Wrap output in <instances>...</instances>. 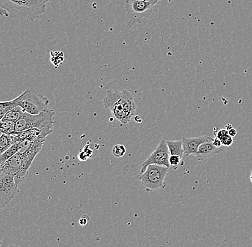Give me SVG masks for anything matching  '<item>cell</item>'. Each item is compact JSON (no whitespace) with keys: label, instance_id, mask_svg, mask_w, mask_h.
Here are the masks:
<instances>
[{"label":"cell","instance_id":"1","mask_svg":"<svg viewBox=\"0 0 252 247\" xmlns=\"http://www.w3.org/2000/svg\"><path fill=\"white\" fill-rule=\"evenodd\" d=\"M47 4L38 0H0V15L6 18L38 19L46 12Z\"/></svg>","mask_w":252,"mask_h":247},{"label":"cell","instance_id":"2","mask_svg":"<svg viewBox=\"0 0 252 247\" xmlns=\"http://www.w3.org/2000/svg\"><path fill=\"white\" fill-rule=\"evenodd\" d=\"M103 105L116 119L124 124L130 122L136 110L133 94L127 89L121 92L108 90L104 98Z\"/></svg>","mask_w":252,"mask_h":247},{"label":"cell","instance_id":"3","mask_svg":"<svg viewBox=\"0 0 252 247\" xmlns=\"http://www.w3.org/2000/svg\"><path fill=\"white\" fill-rule=\"evenodd\" d=\"M16 106L20 107L25 112L37 115L44 111H48L50 100L37 92L34 88L27 89L19 97L13 100Z\"/></svg>","mask_w":252,"mask_h":247},{"label":"cell","instance_id":"4","mask_svg":"<svg viewBox=\"0 0 252 247\" xmlns=\"http://www.w3.org/2000/svg\"><path fill=\"white\" fill-rule=\"evenodd\" d=\"M55 111L53 110L44 111L37 115H32L24 112L15 123V131L17 132L25 131L31 129H51L53 130V124L55 123L54 116Z\"/></svg>","mask_w":252,"mask_h":247},{"label":"cell","instance_id":"5","mask_svg":"<svg viewBox=\"0 0 252 247\" xmlns=\"http://www.w3.org/2000/svg\"><path fill=\"white\" fill-rule=\"evenodd\" d=\"M168 171L166 166L150 165L143 174H138V179L146 191H157L166 187L165 180Z\"/></svg>","mask_w":252,"mask_h":247},{"label":"cell","instance_id":"6","mask_svg":"<svg viewBox=\"0 0 252 247\" xmlns=\"http://www.w3.org/2000/svg\"><path fill=\"white\" fill-rule=\"evenodd\" d=\"M156 5L157 4L153 3L143 2L138 0H127L124 9L127 27L132 28L137 24L141 23L143 19L149 17Z\"/></svg>","mask_w":252,"mask_h":247},{"label":"cell","instance_id":"7","mask_svg":"<svg viewBox=\"0 0 252 247\" xmlns=\"http://www.w3.org/2000/svg\"><path fill=\"white\" fill-rule=\"evenodd\" d=\"M20 192L14 177L2 171L0 174V209L7 207Z\"/></svg>","mask_w":252,"mask_h":247},{"label":"cell","instance_id":"8","mask_svg":"<svg viewBox=\"0 0 252 247\" xmlns=\"http://www.w3.org/2000/svg\"><path fill=\"white\" fill-rule=\"evenodd\" d=\"M170 156L171 155H170L166 141L163 139H161L160 144L156 148L155 150L143 163L139 174H143L150 165H160V166H166L167 168L170 169L171 167V165L169 164Z\"/></svg>","mask_w":252,"mask_h":247},{"label":"cell","instance_id":"9","mask_svg":"<svg viewBox=\"0 0 252 247\" xmlns=\"http://www.w3.org/2000/svg\"><path fill=\"white\" fill-rule=\"evenodd\" d=\"M2 171L14 177L16 185L18 187L23 183L28 172L24 168L23 157L19 153L12 156L4 164Z\"/></svg>","mask_w":252,"mask_h":247},{"label":"cell","instance_id":"10","mask_svg":"<svg viewBox=\"0 0 252 247\" xmlns=\"http://www.w3.org/2000/svg\"><path fill=\"white\" fill-rule=\"evenodd\" d=\"M213 138L210 137H198L196 138H182L183 149H184V157H188L190 155H196L198 149L201 144L204 143L212 142Z\"/></svg>","mask_w":252,"mask_h":247},{"label":"cell","instance_id":"11","mask_svg":"<svg viewBox=\"0 0 252 247\" xmlns=\"http://www.w3.org/2000/svg\"><path fill=\"white\" fill-rule=\"evenodd\" d=\"M227 147L222 146L221 147H217L212 142L204 143L201 144L198 149L196 157L198 160H204L211 158L216 155L223 153Z\"/></svg>","mask_w":252,"mask_h":247},{"label":"cell","instance_id":"12","mask_svg":"<svg viewBox=\"0 0 252 247\" xmlns=\"http://www.w3.org/2000/svg\"><path fill=\"white\" fill-rule=\"evenodd\" d=\"M170 155H177L184 158V149L182 140L181 141H166Z\"/></svg>","mask_w":252,"mask_h":247},{"label":"cell","instance_id":"13","mask_svg":"<svg viewBox=\"0 0 252 247\" xmlns=\"http://www.w3.org/2000/svg\"><path fill=\"white\" fill-rule=\"evenodd\" d=\"M24 112L25 111H23V109L20 107L16 106L12 109L10 111H8L1 120L9 121V122H13L16 123V122H17L20 119V117L23 116Z\"/></svg>","mask_w":252,"mask_h":247},{"label":"cell","instance_id":"14","mask_svg":"<svg viewBox=\"0 0 252 247\" xmlns=\"http://www.w3.org/2000/svg\"><path fill=\"white\" fill-rule=\"evenodd\" d=\"M19 144H20V142L14 143V144H12V147L9 148V149H7V150L6 151L3 155L0 156V164H1L2 166L9 158H11V157H12V156L18 153L19 149H20V147H19Z\"/></svg>","mask_w":252,"mask_h":247},{"label":"cell","instance_id":"15","mask_svg":"<svg viewBox=\"0 0 252 247\" xmlns=\"http://www.w3.org/2000/svg\"><path fill=\"white\" fill-rule=\"evenodd\" d=\"M50 62L55 66V68H58L59 66L64 62V54L61 50H56V51L51 52L50 53Z\"/></svg>","mask_w":252,"mask_h":247},{"label":"cell","instance_id":"16","mask_svg":"<svg viewBox=\"0 0 252 247\" xmlns=\"http://www.w3.org/2000/svg\"><path fill=\"white\" fill-rule=\"evenodd\" d=\"M13 142L9 134H3L0 137V156L3 155L7 149L12 147Z\"/></svg>","mask_w":252,"mask_h":247},{"label":"cell","instance_id":"17","mask_svg":"<svg viewBox=\"0 0 252 247\" xmlns=\"http://www.w3.org/2000/svg\"><path fill=\"white\" fill-rule=\"evenodd\" d=\"M99 148H100L99 144H94L91 141H88L82 151L86 154L88 159L94 158L97 156Z\"/></svg>","mask_w":252,"mask_h":247},{"label":"cell","instance_id":"18","mask_svg":"<svg viewBox=\"0 0 252 247\" xmlns=\"http://www.w3.org/2000/svg\"><path fill=\"white\" fill-rule=\"evenodd\" d=\"M0 129L4 130L7 134L12 133L15 132V122L0 120Z\"/></svg>","mask_w":252,"mask_h":247},{"label":"cell","instance_id":"19","mask_svg":"<svg viewBox=\"0 0 252 247\" xmlns=\"http://www.w3.org/2000/svg\"><path fill=\"white\" fill-rule=\"evenodd\" d=\"M169 164L173 169H177L179 166H183L184 165L183 158L177 155H171L169 157Z\"/></svg>","mask_w":252,"mask_h":247},{"label":"cell","instance_id":"20","mask_svg":"<svg viewBox=\"0 0 252 247\" xmlns=\"http://www.w3.org/2000/svg\"><path fill=\"white\" fill-rule=\"evenodd\" d=\"M112 153H113L114 157H117V158H121V157H124L125 155L126 147L122 145V144L115 145L113 149H112Z\"/></svg>","mask_w":252,"mask_h":247},{"label":"cell","instance_id":"21","mask_svg":"<svg viewBox=\"0 0 252 247\" xmlns=\"http://www.w3.org/2000/svg\"><path fill=\"white\" fill-rule=\"evenodd\" d=\"M214 135L216 138H218L219 139L221 140L223 137L227 136L228 132L226 129H220V130H218L217 128H214Z\"/></svg>","mask_w":252,"mask_h":247},{"label":"cell","instance_id":"22","mask_svg":"<svg viewBox=\"0 0 252 247\" xmlns=\"http://www.w3.org/2000/svg\"><path fill=\"white\" fill-rule=\"evenodd\" d=\"M220 141H221L222 145L227 148L228 147H231V146L232 145L233 143H234V140H233L232 137H231L228 135L227 136L223 137V139L220 140Z\"/></svg>","mask_w":252,"mask_h":247},{"label":"cell","instance_id":"23","mask_svg":"<svg viewBox=\"0 0 252 247\" xmlns=\"http://www.w3.org/2000/svg\"><path fill=\"white\" fill-rule=\"evenodd\" d=\"M13 100L9 101V102H0V110L9 108V107H15Z\"/></svg>","mask_w":252,"mask_h":247},{"label":"cell","instance_id":"24","mask_svg":"<svg viewBox=\"0 0 252 247\" xmlns=\"http://www.w3.org/2000/svg\"><path fill=\"white\" fill-rule=\"evenodd\" d=\"M90 217L88 216L87 215H83L81 217H80V220H79V224H80V226H86L87 224L88 223V221H89Z\"/></svg>","mask_w":252,"mask_h":247},{"label":"cell","instance_id":"25","mask_svg":"<svg viewBox=\"0 0 252 247\" xmlns=\"http://www.w3.org/2000/svg\"><path fill=\"white\" fill-rule=\"evenodd\" d=\"M14 108H15V107H9V108L0 110V120H1V119L4 118V116H5V114H7L8 111H10V110Z\"/></svg>","mask_w":252,"mask_h":247},{"label":"cell","instance_id":"26","mask_svg":"<svg viewBox=\"0 0 252 247\" xmlns=\"http://www.w3.org/2000/svg\"><path fill=\"white\" fill-rule=\"evenodd\" d=\"M78 157L79 160L83 162L86 161V160L88 159L86 154H85L84 152H83L82 150L80 151V153L78 154Z\"/></svg>","mask_w":252,"mask_h":247},{"label":"cell","instance_id":"27","mask_svg":"<svg viewBox=\"0 0 252 247\" xmlns=\"http://www.w3.org/2000/svg\"><path fill=\"white\" fill-rule=\"evenodd\" d=\"M212 144L217 147H221L223 146L222 145L221 141L218 138L216 137L213 140Z\"/></svg>","mask_w":252,"mask_h":247},{"label":"cell","instance_id":"28","mask_svg":"<svg viewBox=\"0 0 252 247\" xmlns=\"http://www.w3.org/2000/svg\"><path fill=\"white\" fill-rule=\"evenodd\" d=\"M228 135H230L231 137H235L236 135H237V132L235 129L232 128L231 130H228Z\"/></svg>","mask_w":252,"mask_h":247},{"label":"cell","instance_id":"29","mask_svg":"<svg viewBox=\"0 0 252 247\" xmlns=\"http://www.w3.org/2000/svg\"><path fill=\"white\" fill-rule=\"evenodd\" d=\"M138 1H143V2L146 3H153V4H157L158 1V0H138Z\"/></svg>","mask_w":252,"mask_h":247},{"label":"cell","instance_id":"30","mask_svg":"<svg viewBox=\"0 0 252 247\" xmlns=\"http://www.w3.org/2000/svg\"><path fill=\"white\" fill-rule=\"evenodd\" d=\"M134 119H135V122H138V123H141V122H143L141 116L138 115L134 116Z\"/></svg>","mask_w":252,"mask_h":247},{"label":"cell","instance_id":"31","mask_svg":"<svg viewBox=\"0 0 252 247\" xmlns=\"http://www.w3.org/2000/svg\"><path fill=\"white\" fill-rule=\"evenodd\" d=\"M39 1H40V2L43 3V4H48V3H50V1H52V0H38Z\"/></svg>","mask_w":252,"mask_h":247},{"label":"cell","instance_id":"32","mask_svg":"<svg viewBox=\"0 0 252 247\" xmlns=\"http://www.w3.org/2000/svg\"><path fill=\"white\" fill-rule=\"evenodd\" d=\"M233 128V125L232 124H227V125H226V130H231V129H232Z\"/></svg>","mask_w":252,"mask_h":247},{"label":"cell","instance_id":"33","mask_svg":"<svg viewBox=\"0 0 252 247\" xmlns=\"http://www.w3.org/2000/svg\"><path fill=\"white\" fill-rule=\"evenodd\" d=\"M3 134H7V132L4 131V130H2V129H0V137H1V135H2Z\"/></svg>","mask_w":252,"mask_h":247},{"label":"cell","instance_id":"34","mask_svg":"<svg viewBox=\"0 0 252 247\" xmlns=\"http://www.w3.org/2000/svg\"><path fill=\"white\" fill-rule=\"evenodd\" d=\"M7 247H21L18 246V245H9V246Z\"/></svg>","mask_w":252,"mask_h":247},{"label":"cell","instance_id":"35","mask_svg":"<svg viewBox=\"0 0 252 247\" xmlns=\"http://www.w3.org/2000/svg\"><path fill=\"white\" fill-rule=\"evenodd\" d=\"M2 165H1V164H0V174H1V172H2Z\"/></svg>","mask_w":252,"mask_h":247},{"label":"cell","instance_id":"36","mask_svg":"<svg viewBox=\"0 0 252 247\" xmlns=\"http://www.w3.org/2000/svg\"><path fill=\"white\" fill-rule=\"evenodd\" d=\"M250 181H251V182L252 183V171L251 172V174H250Z\"/></svg>","mask_w":252,"mask_h":247},{"label":"cell","instance_id":"37","mask_svg":"<svg viewBox=\"0 0 252 247\" xmlns=\"http://www.w3.org/2000/svg\"><path fill=\"white\" fill-rule=\"evenodd\" d=\"M0 247H1V241L0 240Z\"/></svg>","mask_w":252,"mask_h":247},{"label":"cell","instance_id":"38","mask_svg":"<svg viewBox=\"0 0 252 247\" xmlns=\"http://www.w3.org/2000/svg\"><path fill=\"white\" fill-rule=\"evenodd\" d=\"M158 1H161V0H158Z\"/></svg>","mask_w":252,"mask_h":247}]
</instances>
